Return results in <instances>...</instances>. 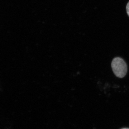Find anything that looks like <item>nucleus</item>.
<instances>
[{
  "label": "nucleus",
  "mask_w": 129,
  "mask_h": 129,
  "mask_svg": "<svg viewBox=\"0 0 129 129\" xmlns=\"http://www.w3.org/2000/svg\"><path fill=\"white\" fill-rule=\"evenodd\" d=\"M112 68L114 73L118 78H123L127 74V64L121 58L117 57L113 59Z\"/></svg>",
  "instance_id": "f257e3e1"
},
{
  "label": "nucleus",
  "mask_w": 129,
  "mask_h": 129,
  "mask_svg": "<svg viewBox=\"0 0 129 129\" xmlns=\"http://www.w3.org/2000/svg\"><path fill=\"white\" fill-rule=\"evenodd\" d=\"M126 12L128 16L129 17V2L127 3L126 7Z\"/></svg>",
  "instance_id": "f03ea898"
},
{
  "label": "nucleus",
  "mask_w": 129,
  "mask_h": 129,
  "mask_svg": "<svg viewBox=\"0 0 129 129\" xmlns=\"http://www.w3.org/2000/svg\"><path fill=\"white\" fill-rule=\"evenodd\" d=\"M129 129V128H122V129Z\"/></svg>",
  "instance_id": "7ed1b4c3"
}]
</instances>
